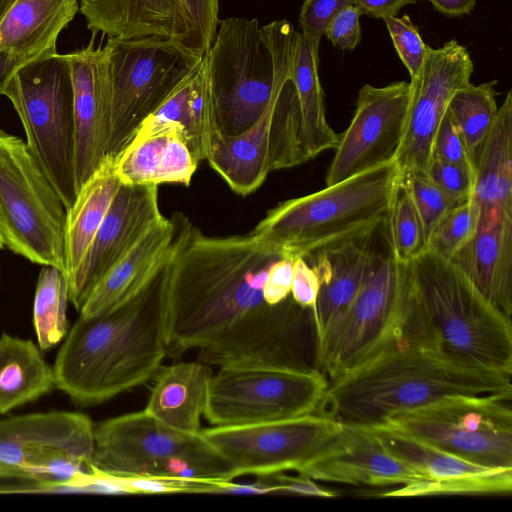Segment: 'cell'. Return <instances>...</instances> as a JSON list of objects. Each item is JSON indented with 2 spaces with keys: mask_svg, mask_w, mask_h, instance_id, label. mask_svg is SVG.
Segmentation results:
<instances>
[{
  "mask_svg": "<svg viewBox=\"0 0 512 512\" xmlns=\"http://www.w3.org/2000/svg\"><path fill=\"white\" fill-rule=\"evenodd\" d=\"M173 252L158 277L167 356L198 350L207 365L309 370L310 308L291 295L277 305L263 297L271 264L282 257L252 233L204 235L182 214Z\"/></svg>",
  "mask_w": 512,
  "mask_h": 512,
  "instance_id": "cell-1",
  "label": "cell"
},
{
  "mask_svg": "<svg viewBox=\"0 0 512 512\" xmlns=\"http://www.w3.org/2000/svg\"><path fill=\"white\" fill-rule=\"evenodd\" d=\"M166 356L157 278L115 310L89 318L79 316L52 367L55 387L76 405H97L153 379Z\"/></svg>",
  "mask_w": 512,
  "mask_h": 512,
  "instance_id": "cell-2",
  "label": "cell"
},
{
  "mask_svg": "<svg viewBox=\"0 0 512 512\" xmlns=\"http://www.w3.org/2000/svg\"><path fill=\"white\" fill-rule=\"evenodd\" d=\"M502 393H512L511 376L463 367L404 338L328 381L314 413L370 428L446 396Z\"/></svg>",
  "mask_w": 512,
  "mask_h": 512,
  "instance_id": "cell-3",
  "label": "cell"
},
{
  "mask_svg": "<svg viewBox=\"0 0 512 512\" xmlns=\"http://www.w3.org/2000/svg\"><path fill=\"white\" fill-rule=\"evenodd\" d=\"M405 268L410 340L463 367L512 376L511 319L429 249Z\"/></svg>",
  "mask_w": 512,
  "mask_h": 512,
  "instance_id": "cell-4",
  "label": "cell"
},
{
  "mask_svg": "<svg viewBox=\"0 0 512 512\" xmlns=\"http://www.w3.org/2000/svg\"><path fill=\"white\" fill-rule=\"evenodd\" d=\"M398 176L392 162L283 201L251 233L294 259L370 236L385 223Z\"/></svg>",
  "mask_w": 512,
  "mask_h": 512,
  "instance_id": "cell-5",
  "label": "cell"
},
{
  "mask_svg": "<svg viewBox=\"0 0 512 512\" xmlns=\"http://www.w3.org/2000/svg\"><path fill=\"white\" fill-rule=\"evenodd\" d=\"M26 134V145L66 210L76 198L74 94L66 54L39 57L21 66L3 94Z\"/></svg>",
  "mask_w": 512,
  "mask_h": 512,
  "instance_id": "cell-6",
  "label": "cell"
},
{
  "mask_svg": "<svg viewBox=\"0 0 512 512\" xmlns=\"http://www.w3.org/2000/svg\"><path fill=\"white\" fill-rule=\"evenodd\" d=\"M92 466L110 475L235 478L231 464L202 433L173 429L144 410L94 427Z\"/></svg>",
  "mask_w": 512,
  "mask_h": 512,
  "instance_id": "cell-7",
  "label": "cell"
},
{
  "mask_svg": "<svg viewBox=\"0 0 512 512\" xmlns=\"http://www.w3.org/2000/svg\"><path fill=\"white\" fill-rule=\"evenodd\" d=\"M407 277L405 264L385 243L375 241L368 267L353 302L315 350V368L328 381L362 365L406 337Z\"/></svg>",
  "mask_w": 512,
  "mask_h": 512,
  "instance_id": "cell-8",
  "label": "cell"
},
{
  "mask_svg": "<svg viewBox=\"0 0 512 512\" xmlns=\"http://www.w3.org/2000/svg\"><path fill=\"white\" fill-rule=\"evenodd\" d=\"M66 208L26 142L0 129V221L5 246L65 269Z\"/></svg>",
  "mask_w": 512,
  "mask_h": 512,
  "instance_id": "cell-9",
  "label": "cell"
},
{
  "mask_svg": "<svg viewBox=\"0 0 512 512\" xmlns=\"http://www.w3.org/2000/svg\"><path fill=\"white\" fill-rule=\"evenodd\" d=\"M111 114L107 156L116 157L142 121L199 65L203 56L174 39L109 38Z\"/></svg>",
  "mask_w": 512,
  "mask_h": 512,
  "instance_id": "cell-10",
  "label": "cell"
},
{
  "mask_svg": "<svg viewBox=\"0 0 512 512\" xmlns=\"http://www.w3.org/2000/svg\"><path fill=\"white\" fill-rule=\"evenodd\" d=\"M94 426L82 413L51 411L0 420V478L73 488L92 471Z\"/></svg>",
  "mask_w": 512,
  "mask_h": 512,
  "instance_id": "cell-11",
  "label": "cell"
},
{
  "mask_svg": "<svg viewBox=\"0 0 512 512\" xmlns=\"http://www.w3.org/2000/svg\"><path fill=\"white\" fill-rule=\"evenodd\" d=\"M511 400L512 393L451 395L396 413L383 424L469 462L512 468Z\"/></svg>",
  "mask_w": 512,
  "mask_h": 512,
  "instance_id": "cell-12",
  "label": "cell"
},
{
  "mask_svg": "<svg viewBox=\"0 0 512 512\" xmlns=\"http://www.w3.org/2000/svg\"><path fill=\"white\" fill-rule=\"evenodd\" d=\"M204 59L218 129L239 134L264 112L275 84L272 56L258 20H219Z\"/></svg>",
  "mask_w": 512,
  "mask_h": 512,
  "instance_id": "cell-13",
  "label": "cell"
},
{
  "mask_svg": "<svg viewBox=\"0 0 512 512\" xmlns=\"http://www.w3.org/2000/svg\"><path fill=\"white\" fill-rule=\"evenodd\" d=\"M327 385L316 368L220 367L209 383L204 417L226 427L305 416L316 411Z\"/></svg>",
  "mask_w": 512,
  "mask_h": 512,
  "instance_id": "cell-14",
  "label": "cell"
},
{
  "mask_svg": "<svg viewBox=\"0 0 512 512\" xmlns=\"http://www.w3.org/2000/svg\"><path fill=\"white\" fill-rule=\"evenodd\" d=\"M342 425L317 413L252 425L202 429L204 438L231 464L234 476L266 477L298 471Z\"/></svg>",
  "mask_w": 512,
  "mask_h": 512,
  "instance_id": "cell-15",
  "label": "cell"
},
{
  "mask_svg": "<svg viewBox=\"0 0 512 512\" xmlns=\"http://www.w3.org/2000/svg\"><path fill=\"white\" fill-rule=\"evenodd\" d=\"M261 29L274 65L275 84L271 99L256 122L243 132L229 135L218 130L206 159L228 186L242 196L256 191L272 171L274 106L280 87L291 76L299 34L285 19L275 20Z\"/></svg>",
  "mask_w": 512,
  "mask_h": 512,
  "instance_id": "cell-16",
  "label": "cell"
},
{
  "mask_svg": "<svg viewBox=\"0 0 512 512\" xmlns=\"http://www.w3.org/2000/svg\"><path fill=\"white\" fill-rule=\"evenodd\" d=\"M474 63L456 39L441 47L426 46L418 74L410 78L406 128L395 164L400 174H427L440 122L453 94L471 84Z\"/></svg>",
  "mask_w": 512,
  "mask_h": 512,
  "instance_id": "cell-17",
  "label": "cell"
},
{
  "mask_svg": "<svg viewBox=\"0 0 512 512\" xmlns=\"http://www.w3.org/2000/svg\"><path fill=\"white\" fill-rule=\"evenodd\" d=\"M410 100V81L386 86L363 85L355 113L327 170L330 186L364 171L395 161L402 142Z\"/></svg>",
  "mask_w": 512,
  "mask_h": 512,
  "instance_id": "cell-18",
  "label": "cell"
},
{
  "mask_svg": "<svg viewBox=\"0 0 512 512\" xmlns=\"http://www.w3.org/2000/svg\"><path fill=\"white\" fill-rule=\"evenodd\" d=\"M366 429L392 456L424 479L383 492L380 497L511 493L512 468H489L469 462L385 424Z\"/></svg>",
  "mask_w": 512,
  "mask_h": 512,
  "instance_id": "cell-19",
  "label": "cell"
},
{
  "mask_svg": "<svg viewBox=\"0 0 512 512\" xmlns=\"http://www.w3.org/2000/svg\"><path fill=\"white\" fill-rule=\"evenodd\" d=\"M162 217L158 186L119 185L82 263L68 279L69 302L78 311L103 275Z\"/></svg>",
  "mask_w": 512,
  "mask_h": 512,
  "instance_id": "cell-20",
  "label": "cell"
},
{
  "mask_svg": "<svg viewBox=\"0 0 512 512\" xmlns=\"http://www.w3.org/2000/svg\"><path fill=\"white\" fill-rule=\"evenodd\" d=\"M69 61L75 122L76 191L107 157L110 129L111 93L105 47L94 41L66 54Z\"/></svg>",
  "mask_w": 512,
  "mask_h": 512,
  "instance_id": "cell-21",
  "label": "cell"
},
{
  "mask_svg": "<svg viewBox=\"0 0 512 512\" xmlns=\"http://www.w3.org/2000/svg\"><path fill=\"white\" fill-rule=\"evenodd\" d=\"M312 480L375 487L424 479L392 456L366 428L342 426L298 471Z\"/></svg>",
  "mask_w": 512,
  "mask_h": 512,
  "instance_id": "cell-22",
  "label": "cell"
},
{
  "mask_svg": "<svg viewBox=\"0 0 512 512\" xmlns=\"http://www.w3.org/2000/svg\"><path fill=\"white\" fill-rule=\"evenodd\" d=\"M177 233V218L159 219L96 283L79 316L89 318L110 312L145 291L168 262Z\"/></svg>",
  "mask_w": 512,
  "mask_h": 512,
  "instance_id": "cell-23",
  "label": "cell"
},
{
  "mask_svg": "<svg viewBox=\"0 0 512 512\" xmlns=\"http://www.w3.org/2000/svg\"><path fill=\"white\" fill-rule=\"evenodd\" d=\"M475 234L450 259L504 315L512 316V213L479 208Z\"/></svg>",
  "mask_w": 512,
  "mask_h": 512,
  "instance_id": "cell-24",
  "label": "cell"
},
{
  "mask_svg": "<svg viewBox=\"0 0 512 512\" xmlns=\"http://www.w3.org/2000/svg\"><path fill=\"white\" fill-rule=\"evenodd\" d=\"M377 232L308 257L313 259L312 267L320 282L316 302L310 308L315 350L326 340L356 297Z\"/></svg>",
  "mask_w": 512,
  "mask_h": 512,
  "instance_id": "cell-25",
  "label": "cell"
},
{
  "mask_svg": "<svg viewBox=\"0 0 512 512\" xmlns=\"http://www.w3.org/2000/svg\"><path fill=\"white\" fill-rule=\"evenodd\" d=\"M87 28L109 38L174 39L185 47L188 18L181 0H80Z\"/></svg>",
  "mask_w": 512,
  "mask_h": 512,
  "instance_id": "cell-26",
  "label": "cell"
},
{
  "mask_svg": "<svg viewBox=\"0 0 512 512\" xmlns=\"http://www.w3.org/2000/svg\"><path fill=\"white\" fill-rule=\"evenodd\" d=\"M212 375L209 366L198 360L161 367L144 411L173 429L201 433Z\"/></svg>",
  "mask_w": 512,
  "mask_h": 512,
  "instance_id": "cell-27",
  "label": "cell"
},
{
  "mask_svg": "<svg viewBox=\"0 0 512 512\" xmlns=\"http://www.w3.org/2000/svg\"><path fill=\"white\" fill-rule=\"evenodd\" d=\"M79 6V0H15L0 24V49L28 60L57 53L58 37Z\"/></svg>",
  "mask_w": 512,
  "mask_h": 512,
  "instance_id": "cell-28",
  "label": "cell"
},
{
  "mask_svg": "<svg viewBox=\"0 0 512 512\" xmlns=\"http://www.w3.org/2000/svg\"><path fill=\"white\" fill-rule=\"evenodd\" d=\"M320 44L299 32L293 56L291 79L300 109V144L307 160L335 149L337 134L325 117L324 94L318 75Z\"/></svg>",
  "mask_w": 512,
  "mask_h": 512,
  "instance_id": "cell-29",
  "label": "cell"
},
{
  "mask_svg": "<svg viewBox=\"0 0 512 512\" xmlns=\"http://www.w3.org/2000/svg\"><path fill=\"white\" fill-rule=\"evenodd\" d=\"M115 157L107 156L79 188L67 209L65 222V269L67 281L82 263L120 182L114 171Z\"/></svg>",
  "mask_w": 512,
  "mask_h": 512,
  "instance_id": "cell-30",
  "label": "cell"
},
{
  "mask_svg": "<svg viewBox=\"0 0 512 512\" xmlns=\"http://www.w3.org/2000/svg\"><path fill=\"white\" fill-rule=\"evenodd\" d=\"M473 200L479 208L496 206L512 213V91L474 156Z\"/></svg>",
  "mask_w": 512,
  "mask_h": 512,
  "instance_id": "cell-31",
  "label": "cell"
},
{
  "mask_svg": "<svg viewBox=\"0 0 512 512\" xmlns=\"http://www.w3.org/2000/svg\"><path fill=\"white\" fill-rule=\"evenodd\" d=\"M55 387L53 368L30 340L0 337V414L34 401Z\"/></svg>",
  "mask_w": 512,
  "mask_h": 512,
  "instance_id": "cell-32",
  "label": "cell"
},
{
  "mask_svg": "<svg viewBox=\"0 0 512 512\" xmlns=\"http://www.w3.org/2000/svg\"><path fill=\"white\" fill-rule=\"evenodd\" d=\"M179 125L143 121L127 145L115 157L114 171L120 184L157 185L166 144ZM182 128V127H181Z\"/></svg>",
  "mask_w": 512,
  "mask_h": 512,
  "instance_id": "cell-33",
  "label": "cell"
},
{
  "mask_svg": "<svg viewBox=\"0 0 512 512\" xmlns=\"http://www.w3.org/2000/svg\"><path fill=\"white\" fill-rule=\"evenodd\" d=\"M68 302L66 273L54 266H42L33 304V325L40 350L51 349L66 337Z\"/></svg>",
  "mask_w": 512,
  "mask_h": 512,
  "instance_id": "cell-34",
  "label": "cell"
},
{
  "mask_svg": "<svg viewBox=\"0 0 512 512\" xmlns=\"http://www.w3.org/2000/svg\"><path fill=\"white\" fill-rule=\"evenodd\" d=\"M498 80L469 84L451 97L447 111L457 124L473 162L476 151L490 130L498 105L495 86Z\"/></svg>",
  "mask_w": 512,
  "mask_h": 512,
  "instance_id": "cell-35",
  "label": "cell"
},
{
  "mask_svg": "<svg viewBox=\"0 0 512 512\" xmlns=\"http://www.w3.org/2000/svg\"><path fill=\"white\" fill-rule=\"evenodd\" d=\"M386 240L393 257L406 264L426 250L423 226L403 175L395 183L386 220Z\"/></svg>",
  "mask_w": 512,
  "mask_h": 512,
  "instance_id": "cell-36",
  "label": "cell"
},
{
  "mask_svg": "<svg viewBox=\"0 0 512 512\" xmlns=\"http://www.w3.org/2000/svg\"><path fill=\"white\" fill-rule=\"evenodd\" d=\"M479 212L473 199L451 208L431 234L426 249L450 260L475 234Z\"/></svg>",
  "mask_w": 512,
  "mask_h": 512,
  "instance_id": "cell-37",
  "label": "cell"
},
{
  "mask_svg": "<svg viewBox=\"0 0 512 512\" xmlns=\"http://www.w3.org/2000/svg\"><path fill=\"white\" fill-rule=\"evenodd\" d=\"M401 175L405 178L420 217L427 248L431 234L453 206L447 196L426 175Z\"/></svg>",
  "mask_w": 512,
  "mask_h": 512,
  "instance_id": "cell-38",
  "label": "cell"
},
{
  "mask_svg": "<svg viewBox=\"0 0 512 512\" xmlns=\"http://www.w3.org/2000/svg\"><path fill=\"white\" fill-rule=\"evenodd\" d=\"M188 18L185 48L203 56L211 46L218 26L219 0H181Z\"/></svg>",
  "mask_w": 512,
  "mask_h": 512,
  "instance_id": "cell-39",
  "label": "cell"
},
{
  "mask_svg": "<svg viewBox=\"0 0 512 512\" xmlns=\"http://www.w3.org/2000/svg\"><path fill=\"white\" fill-rule=\"evenodd\" d=\"M198 164L199 161L189 148L184 130L180 126H176L166 144L157 185L177 183L188 186Z\"/></svg>",
  "mask_w": 512,
  "mask_h": 512,
  "instance_id": "cell-40",
  "label": "cell"
},
{
  "mask_svg": "<svg viewBox=\"0 0 512 512\" xmlns=\"http://www.w3.org/2000/svg\"><path fill=\"white\" fill-rule=\"evenodd\" d=\"M426 176L447 196L452 206L474 196L475 170L433 157Z\"/></svg>",
  "mask_w": 512,
  "mask_h": 512,
  "instance_id": "cell-41",
  "label": "cell"
},
{
  "mask_svg": "<svg viewBox=\"0 0 512 512\" xmlns=\"http://www.w3.org/2000/svg\"><path fill=\"white\" fill-rule=\"evenodd\" d=\"M383 21L410 78L415 77L422 67L427 46L420 36L418 27L408 15L386 17Z\"/></svg>",
  "mask_w": 512,
  "mask_h": 512,
  "instance_id": "cell-42",
  "label": "cell"
},
{
  "mask_svg": "<svg viewBox=\"0 0 512 512\" xmlns=\"http://www.w3.org/2000/svg\"><path fill=\"white\" fill-rule=\"evenodd\" d=\"M433 157L474 169L473 159L468 152L460 129L447 110L435 135Z\"/></svg>",
  "mask_w": 512,
  "mask_h": 512,
  "instance_id": "cell-43",
  "label": "cell"
},
{
  "mask_svg": "<svg viewBox=\"0 0 512 512\" xmlns=\"http://www.w3.org/2000/svg\"><path fill=\"white\" fill-rule=\"evenodd\" d=\"M353 0H304L299 14L301 33L320 44L330 20Z\"/></svg>",
  "mask_w": 512,
  "mask_h": 512,
  "instance_id": "cell-44",
  "label": "cell"
},
{
  "mask_svg": "<svg viewBox=\"0 0 512 512\" xmlns=\"http://www.w3.org/2000/svg\"><path fill=\"white\" fill-rule=\"evenodd\" d=\"M361 12L355 5L340 10L328 23L324 35L341 50H354L361 41Z\"/></svg>",
  "mask_w": 512,
  "mask_h": 512,
  "instance_id": "cell-45",
  "label": "cell"
},
{
  "mask_svg": "<svg viewBox=\"0 0 512 512\" xmlns=\"http://www.w3.org/2000/svg\"><path fill=\"white\" fill-rule=\"evenodd\" d=\"M294 258L280 257L269 267L263 284L264 300L277 305L291 295Z\"/></svg>",
  "mask_w": 512,
  "mask_h": 512,
  "instance_id": "cell-46",
  "label": "cell"
},
{
  "mask_svg": "<svg viewBox=\"0 0 512 512\" xmlns=\"http://www.w3.org/2000/svg\"><path fill=\"white\" fill-rule=\"evenodd\" d=\"M320 282L315 269L303 257L293 262L291 297L303 308H312L316 302Z\"/></svg>",
  "mask_w": 512,
  "mask_h": 512,
  "instance_id": "cell-47",
  "label": "cell"
},
{
  "mask_svg": "<svg viewBox=\"0 0 512 512\" xmlns=\"http://www.w3.org/2000/svg\"><path fill=\"white\" fill-rule=\"evenodd\" d=\"M261 478H264L265 481L273 487L274 492H285L323 498H333L337 496L335 491L325 489L316 484L314 480L301 475L294 477L278 473Z\"/></svg>",
  "mask_w": 512,
  "mask_h": 512,
  "instance_id": "cell-48",
  "label": "cell"
},
{
  "mask_svg": "<svg viewBox=\"0 0 512 512\" xmlns=\"http://www.w3.org/2000/svg\"><path fill=\"white\" fill-rule=\"evenodd\" d=\"M412 4H416V0H353L362 15L382 20L396 17L402 8Z\"/></svg>",
  "mask_w": 512,
  "mask_h": 512,
  "instance_id": "cell-49",
  "label": "cell"
},
{
  "mask_svg": "<svg viewBox=\"0 0 512 512\" xmlns=\"http://www.w3.org/2000/svg\"><path fill=\"white\" fill-rule=\"evenodd\" d=\"M29 61L11 51L0 49V95L16 73V71Z\"/></svg>",
  "mask_w": 512,
  "mask_h": 512,
  "instance_id": "cell-50",
  "label": "cell"
},
{
  "mask_svg": "<svg viewBox=\"0 0 512 512\" xmlns=\"http://www.w3.org/2000/svg\"><path fill=\"white\" fill-rule=\"evenodd\" d=\"M434 9L448 17L469 15L475 8L477 0H427Z\"/></svg>",
  "mask_w": 512,
  "mask_h": 512,
  "instance_id": "cell-51",
  "label": "cell"
},
{
  "mask_svg": "<svg viewBox=\"0 0 512 512\" xmlns=\"http://www.w3.org/2000/svg\"><path fill=\"white\" fill-rule=\"evenodd\" d=\"M15 0H0V24Z\"/></svg>",
  "mask_w": 512,
  "mask_h": 512,
  "instance_id": "cell-52",
  "label": "cell"
},
{
  "mask_svg": "<svg viewBox=\"0 0 512 512\" xmlns=\"http://www.w3.org/2000/svg\"><path fill=\"white\" fill-rule=\"evenodd\" d=\"M5 246L4 240L2 236L0 235V250Z\"/></svg>",
  "mask_w": 512,
  "mask_h": 512,
  "instance_id": "cell-53",
  "label": "cell"
},
{
  "mask_svg": "<svg viewBox=\"0 0 512 512\" xmlns=\"http://www.w3.org/2000/svg\"><path fill=\"white\" fill-rule=\"evenodd\" d=\"M3 233H4V231H3V226H2V223H1V221H0V235L2 236V238H3ZM3 240H4V239H3Z\"/></svg>",
  "mask_w": 512,
  "mask_h": 512,
  "instance_id": "cell-54",
  "label": "cell"
},
{
  "mask_svg": "<svg viewBox=\"0 0 512 512\" xmlns=\"http://www.w3.org/2000/svg\"><path fill=\"white\" fill-rule=\"evenodd\" d=\"M80 1V0H79Z\"/></svg>",
  "mask_w": 512,
  "mask_h": 512,
  "instance_id": "cell-55",
  "label": "cell"
}]
</instances>
